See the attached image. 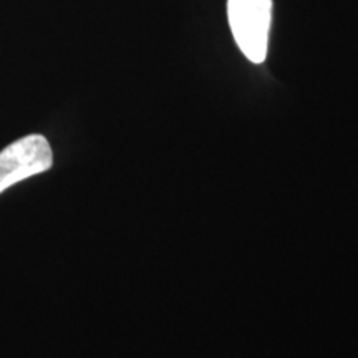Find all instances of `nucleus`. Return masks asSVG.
Instances as JSON below:
<instances>
[{
	"mask_svg": "<svg viewBox=\"0 0 358 358\" xmlns=\"http://www.w3.org/2000/svg\"><path fill=\"white\" fill-rule=\"evenodd\" d=\"M227 19L237 47L252 64L267 55L272 0H227Z\"/></svg>",
	"mask_w": 358,
	"mask_h": 358,
	"instance_id": "nucleus-1",
	"label": "nucleus"
},
{
	"mask_svg": "<svg viewBox=\"0 0 358 358\" xmlns=\"http://www.w3.org/2000/svg\"><path fill=\"white\" fill-rule=\"evenodd\" d=\"M50 143L42 134H29L0 151V194L24 179L52 168Z\"/></svg>",
	"mask_w": 358,
	"mask_h": 358,
	"instance_id": "nucleus-2",
	"label": "nucleus"
}]
</instances>
